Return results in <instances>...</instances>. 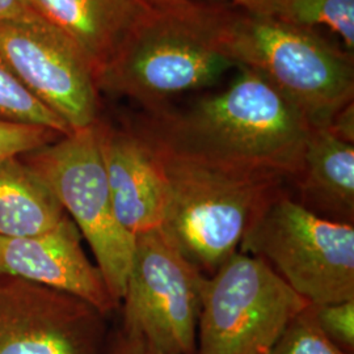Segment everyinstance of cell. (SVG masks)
Here are the masks:
<instances>
[{
    "instance_id": "ffe728a7",
    "label": "cell",
    "mask_w": 354,
    "mask_h": 354,
    "mask_svg": "<svg viewBox=\"0 0 354 354\" xmlns=\"http://www.w3.org/2000/svg\"><path fill=\"white\" fill-rule=\"evenodd\" d=\"M64 137L48 127L0 121V159L35 151Z\"/></svg>"
},
{
    "instance_id": "9a60e30c",
    "label": "cell",
    "mask_w": 354,
    "mask_h": 354,
    "mask_svg": "<svg viewBox=\"0 0 354 354\" xmlns=\"http://www.w3.org/2000/svg\"><path fill=\"white\" fill-rule=\"evenodd\" d=\"M67 216L49 185L21 155L0 159V236L44 234Z\"/></svg>"
},
{
    "instance_id": "3957f363",
    "label": "cell",
    "mask_w": 354,
    "mask_h": 354,
    "mask_svg": "<svg viewBox=\"0 0 354 354\" xmlns=\"http://www.w3.org/2000/svg\"><path fill=\"white\" fill-rule=\"evenodd\" d=\"M234 67L216 39L212 3L181 0L150 7L96 82L99 91L151 112L184 92L214 84Z\"/></svg>"
},
{
    "instance_id": "5b68a950",
    "label": "cell",
    "mask_w": 354,
    "mask_h": 354,
    "mask_svg": "<svg viewBox=\"0 0 354 354\" xmlns=\"http://www.w3.org/2000/svg\"><path fill=\"white\" fill-rule=\"evenodd\" d=\"M239 251L263 260L313 306L354 299V225L308 212L286 187L261 206Z\"/></svg>"
},
{
    "instance_id": "277c9868",
    "label": "cell",
    "mask_w": 354,
    "mask_h": 354,
    "mask_svg": "<svg viewBox=\"0 0 354 354\" xmlns=\"http://www.w3.org/2000/svg\"><path fill=\"white\" fill-rule=\"evenodd\" d=\"M147 143L158 155L168 184L160 230L193 266L212 276L239 251L261 206L288 180L192 162Z\"/></svg>"
},
{
    "instance_id": "7402d4cb",
    "label": "cell",
    "mask_w": 354,
    "mask_h": 354,
    "mask_svg": "<svg viewBox=\"0 0 354 354\" xmlns=\"http://www.w3.org/2000/svg\"><path fill=\"white\" fill-rule=\"evenodd\" d=\"M109 354H174L167 353L150 342L121 330L115 337Z\"/></svg>"
},
{
    "instance_id": "30bf717a",
    "label": "cell",
    "mask_w": 354,
    "mask_h": 354,
    "mask_svg": "<svg viewBox=\"0 0 354 354\" xmlns=\"http://www.w3.org/2000/svg\"><path fill=\"white\" fill-rule=\"evenodd\" d=\"M104 317L74 295L0 276V354H102Z\"/></svg>"
},
{
    "instance_id": "ba28073f",
    "label": "cell",
    "mask_w": 354,
    "mask_h": 354,
    "mask_svg": "<svg viewBox=\"0 0 354 354\" xmlns=\"http://www.w3.org/2000/svg\"><path fill=\"white\" fill-rule=\"evenodd\" d=\"M206 277L160 228L137 235L121 301L122 330L167 353L196 354Z\"/></svg>"
},
{
    "instance_id": "7c38bea8",
    "label": "cell",
    "mask_w": 354,
    "mask_h": 354,
    "mask_svg": "<svg viewBox=\"0 0 354 354\" xmlns=\"http://www.w3.org/2000/svg\"><path fill=\"white\" fill-rule=\"evenodd\" d=\"M96 131L120 225L134 238L162 227L168 184L158 155L131 127L117 129L99 118Z\"/></svg>"
},
{
    "instance_id": "7a4b0ae2",
    "label": "cell",
    "mask_w": 354,
    "mask_h": 354,
    "mask_svg": "<svg viewBox=\"0 0 354 354\" xmlns=\"http://www.w3.org/2000/svg\"><path fill=\"white\" fill-rule=\"evenodd\" d=\"M212 21L228 58L263 76L310 127H328L353 102V57L310 29L227 3H212Z\"/></svg>"
},
{
    "instance_id": "603a6c76",
    "label": "cell",
    "mask_w": 354,
    "mask_h": 354,
    "mask_svg": "<svg viewBox=\"0 0 354 354\" xmlns=\"http://www.w3.org/2000/svg\"><path fill=\"white\" fill-rule=\"evenodd\" d=\"M329 130L340 140L354 145V104L349 102L333 115L328 127Z\"/></svg>"
},
{
    "instance_id": "cb8c5ba5",
    "label": "cell",
    "mask_w": 354,
    "mask_h": 354,
    "mask_svg": "<svg viewBox=\"0 0 354 354\" xmlns=\"http://www.w3.org/2000/svg\"><path fill=\"white\" fill-rule=\"evenodd\" d=\"M36 15L30 0H0V23Z\"/></svg>"
},
{
    "instance_id": "6da1fadb",
    "label": "cell",
    "mask_w": 354,
    "mask_h": 354,
    "mask_svg": "<svg viewBox=\"0 0 354 354\" xmlns=\"http://www.w3.org/2000/svg\"><path fill=\"white\" fill-rule=\"evenodd\" d=\"M239 70L225 91L184 109L145 112L130 127L178 158L290 181L313 127L263 76Z\"/></svg>"
},
{
    "instance_id": "8fae6325",
    "label": "cell",
    "mask_w": 354,
    "mask_h": 354,
    "mask_svg": "<svg viewBox=\"0 0 354 354\" xmlns=\"http://www.w3.org/2000/svg\"><path fill=\"white\" fill-rule=\"evenodd\" d=\"M0 276L26 279L74 295L105 317L120 306L99 266L89 261L82 245V234L68 215L44 234L0 236Z\"/></svg>"
},
{
    "instance_id": "e0dca14e",
    "label": "cell",
    "mask_w": 354,
    "mask_h": 354,
    "mask_svg": "<svg viewBox=\"0 0 354 354\" xmlns=\"http://www.w3.org/2000/svg\"><path fill=\"white\" fill-rule=\"evenodd\" d=\"M281 20L310 29L324 26L344 42L346 53H354V0H282Z\"/></svg>"
},
{
    "instance_id": "d6986e66",
    "label": "cell",
    "mask_w": 354,
    "mask_h": 354,
    "mask_svg": "<svg viewBox=\"0 0 354 354\" xmlns=\"http://www.w3.org/2000/svg\"><path fill=\"white\" fill-rule=\"evenodd\" d=\"M313 315L317 327L344 352L354 351V299L337 304L313 306Z\"/></svg>"
},
{
    "instance_id": "4fadbf2b",
    "label": "cell",
    "mask_w": 354,
    "mask_h": 354,
    "mask_svg": "<svg viewBox=\"0 0 354 354\" xmlns=\"http://www.w3.org/2000/svg\"><path fill=\"white\" fill-rule=\"evenodd\" d=\"M294 183L298 203L332 222L354 225V145L313 127Z\"/></svg>"
},
{
    "instance_id": "8992f818",
    "label": "cell",
    "mask_w": 354,
    "mask_h": 354,
    "mask_svg": "<svg viewBox=\"0 0 354 354\" xmlns=\"http://www.w3.org/2000/svg\"><path fill=\"white\" fill-rule=\"evenodd\" d=\"M308 304L263 260L238 251L205 279L196 354H269Z\"/></svg>"
},
{
    "instance_id": "5bb4252c",
    "label": "cell",
    "mask_w": 354,
    "mask_h": 354,
    "mask_svg": "<svg viewBox=\"0 0 354 354\" xmlns=\"http://www.w3.org/2000/svg\"><path fill=\"white\" fill-rule=\"evenodd\" d=\"M30 4L75 41L96 76L150 8L142 0H30Z\"/></svg>"
},
{
    "instance_id": "ac0fdd59",
    "label": "cell",
    "mask_w": 354,
    "mask_h": 354,
    "mask_svg": "<svg viewBox=\"0 0 354 354\" xmlns=\"http://www.w3.org/2000/svg\"><path fill=\"white\" fill-rule=\"evenodd\" d=\"M269 354H349L344 352L317 327L311 304L292 319Z\"/></svg>"
},
{
    "instance_id": "2e32d148",
    "label": "cell",
    "mask_w": 354,
    "mask_h": 354,
    "mask_svg": "<svg viewBox=\"0 0 354 354\" xmlns=\"http://www.w3.org/2000/svg\"><path fill=\"white\" fill-rule=\"evenodd\" d=\"M0 121L48 127L68 136L73 130L61 117L36 99L0 55Z\"/></svg>"
},
{
    "instance_id": "9c48e42d",
    "label": "cell",
    "mask_w": 354,
    "mask_h": 354,
    "mask_svg": "<svg viewBox=\"0 0 354 354\" xmlns=\"http://www.w3.org/2000/svg\"><path fill=\"white\" fill-rule=\"evenodd\" d=\"M0 55L73 131L99 120L96 73L73 38L38 13L0 23Z\"/></svg>"
},
{
    "instance_id": "44dd1931",
    "label": "cell",
    "mask_w": 354,
    "mask_h": 354,
    "mask_svg": "<svg viewBox=\"0 0 354 354\" xmlns=\"http://www.w3.org/2000/svg\"><path fill=\"white\" fill-rule=\"evenodd\" d=\"M147 7H159L171 3H176L181 0H142ZM230 1V4L236 6L241 10L250 11V12L261 13L269 16H279L282 6V0H221Z\"/></svg>"
},
{
    "instance_id": "52a82bcc",
    "label": "cell",
    "mask_w": 354,
    "mask_h": 354,
    "mask_svg": "<svg viewBox=\"0 0 354 354\" xmlns=\"http://www.w3.org/2000/svg\"><path fill=\"white\" fill-rule=\"evenodd\" d=\"M21 159L49 185L73 219L95 254L114 301L121 304L136 238L114 213L96 124L24 153Z\"/></svg>"
}]
</instances>
